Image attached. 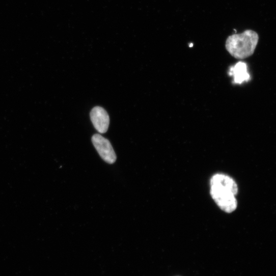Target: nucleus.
Masks as SVG:
<instances>
[{
    "mask_svg": "<svg viewBox=\"0 0 276 276\" xmlns=\"http://www.w3.org/2000/svg\"><path fill=\"white\" fill-rule=\"evenodd\" d=\"M92 143L101 158L108 164L116 161V155L110 142L99 134H95L92 137Z\"/></svg>",
    "mask_w": 276,
    "mask_h": 276,
    "instance_id": "nucleus-3",
    "label": "nucleus"
},
{
    "mask_svg": "<svg viewBox=\"0 0 276 276\" xmlns=\"http://www.w3.org/2000/svg\"><path fill=\"white\" fill-rule=\"evenodd\" d=\"M234 70L235 81L236 82H241L249 77L244 63L241 62L238 63Z\"/></svg>",
    "mask_w": 276,
    "mask_h": 276,
    "instance_id": "nucleus-6",
    "label": "nucleus"
},
{
    "mask_svg": "<svg viewBox=\"0 0 276 276\" xmlns=\"http://www.w3.org/2000/svg\"><path fill=\"white\" fill-rule=\"evenodd\" d=\"M259 41L258 34L252 30H246L241 34L229 36L226 42V48L233 58L243 60L252 56Z\"/></svg>",
    "mask_w": 276,
    "mask_h": 276,
    "instance_id": "nucleus-1",
    "label": "nucleus"
},
{
    "mask_svg": "<svg viewBox=\"0 0 276 276\" xmlns=\"http://www.w3.org/2000/svg\"><path fill=\"white\" fill-rule=\"evenodd\" d=\"M91 121L95 129L100 133L107 131L109 124V117L106 111L100 106L94 107L91 113Z\"/></svg>",
    "mask_w": 276,
    "mask_h": 276,
    "instance_id": "nucleus-4",
    "label": "nucleus"
},
{
    "mask_svg": "<svg viewBox=\"0 0 276 276\" xmlns=\"http://www.w3.org/2000/svg\"><path fill=\"white\" fill-rule=\"evenodd\" d=\"M211 188L226 190L236 195L238 191L236 183L230 177L221 174L214 175L210 180Z\"/></svg>",
    "mask_w": 276,
    "mask_h": 276,
    "instance_id": "nucleus-5",
    "label": "nucleus"
},
{
    "mask_svg": "<svg viewBox=\"0 0 276 276\" xmlns=\"http://www.w3.org/2000/svg\"><path fill=\"white\" fill-rule=\"evenodd\" d=\"M210 194L213 200L224 211L231 213L237 208L235 195L231 192L211 188Z\"/></svg>",
    "mask_w": 276,
    "mask_h": 276,
    "instance_id": "nucleus-2",
    "label": "nucleus"
}]
</instances>
